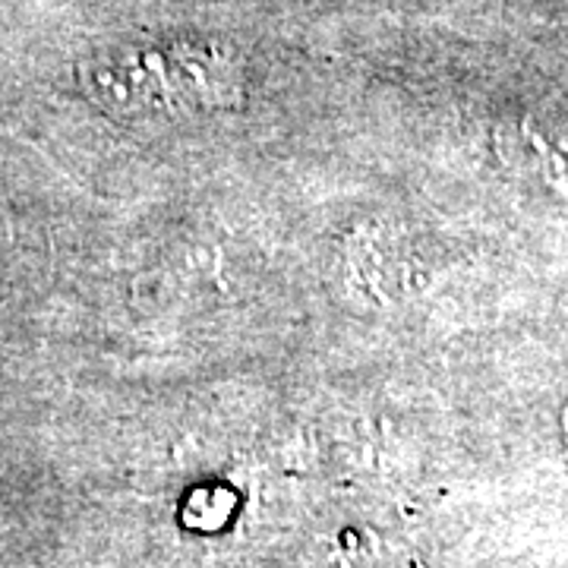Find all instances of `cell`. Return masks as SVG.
Listing matches in <instances>:
<instances>
[{"mask_svg":"<svg viewBox=\"0 0 568 568\" xmlns=\"http://www.w3.org/2000/svg\"><path fill=\"white\" fill-rule=\"evenodd\" d=\"M82 85L118 118L186 121L231 111L244 95V67L219 41L118 48L82 70Z\"/></svg>","mask_w":568,"mask_h":568,"instance_id":"obj_1","label":"cell"}]
</instances>
